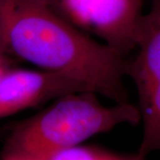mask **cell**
I'll list each match as a JSON object with an SVG mask.
<instances>
[{
	"instance_id": "obj_1",
	"label": "cell",
	"mask_w": 160,
	"mask_h": 160,
	"mask_svg": "<svg viewBox=\"0 0 160 160\" xmlns=\"http://www.w3.org/2000/svg\"><path fill=\"white\" fill-rule=\"evenodd\" d=\"M0 50L69 76L115 103L129 102L126 57L71 25L46 0H0Z\"/></svg>"
},
{
	"instance_id": "obj_2",
	"label": "cell",
	"mask_w": 160,
	"mask_h": 160,
	"mask_svg": "<svg viewBox=\"0 0 160 160\" xmlns=\"http://www.w3.org/2000/svg\"><path fill=\"white\" fill-rule=\"evenodd\" d=\"M141 122L137 105L131 102L105 106L92 91L72 92L29 118L10 126L0 160H46L60 150L129 124Z\"/></svg>"
},
{
	"instance_id": "obj_3",
	"label": "cell",
	"mask_w": 160,
	"mask_h": 160,
	"mask_svg": "<svg viewBox=\"0 0 160 160\" xmlns=\"http://www.w3.org/2000/svg\"><path fill=\"white\" fill-rule=\"evenodd\" d=\"M150 7L138 26L135 49L127 59L126 76L136 87L137 107L143 125L138 153L148 157L160 149V0H149Z\"/></svg>"
},
{
	"instance_id": "obj_4",
	"label": "cell",
	"mask_w": 160,
	"mask_h": 160,
	"mask_svg": "<svg viewBox=\"0 0 160 160\" xmlns=\"http://www.w3.org/2000/svg\"><path fill=\"white\" fill-rule=\"evenodd\" d=\"M82 32L126 57L135 49L144 0H46Z\"/></svg>"
},
{
	"instance_id": "obj_5",
	"label": "cell",
	"mask_w": 160,
	"mask_h": 160,
	"mask_svg": "<svg viewBox=\"0 0 160 160\" xmlns=\"http://www.w3.org/2000/svg\"><path fill=\"white\" fill-rule=\"evenodd\" d=\"M79 91L92 90L84 83L59 72L12 67L0 78V118Z\"/></svg>"
},
{
	"instance_id": "obj_6",
	"label": "cell",
	"mask_w": 160,
	"mask_h": 160,
	"mask_svg": "<svg viewBox=\"0 0 160 160\" xmlns=\"http://www.w3.org/2000/svg\"><path fill=\"white\" fill-rule=\"evenodd\" d=\"M46 160H148L136 153H120L96 145L79 144L60 150Z\"/></svg>"
},
{
	"instance_id": "obj_7",
	"label": "cell",
	"mask_w": 160,
	"mask_h": 160,
	"mask_svg": "<svg viewBox=\"0 0 160 160\" xmlns=\"http://www.w3.org/2000/svg\"><path fill=\"white\" fill-rule=\"evenodd\" d=\"M12 67V58H10L6 53L0 50V78L6 71Z\"/></svg>"
},
{
	"instance_id": "obj_8",
	"label": "cell",
	"mask_w": 160,
	"mask_h": 160,
	"mask_svg": "<svg viewBox=\"0 0 160 160\" xmlns=\"http://www.w3.org/2000/svg\"><path fill=\"white\" fill-rule=\"evenodd\" d=\"M7 131H8V128H6V127H0V137L3 136V135H6Z\"/></svg>"
}]
</instances>
